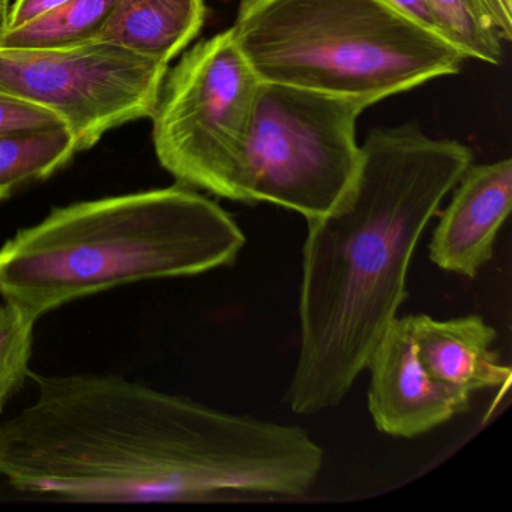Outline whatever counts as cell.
Masks as SVG:
<instances>
[{
	"mask_svg": "<svg viewBox=\"0 0 512 512\" xmlns=\"http://www.w3.org/2000/svg\"><path fill=\"white\" fill-rule=\"evenodd\" d=\"M0 425V478L83 503H251L307 496L322 446L298 425L223 412L118 374H31Z\"/></svg>",
	"mask_w": 512,
	"mask_h": 512,
	"instance_id": "1",
	"label": "cell"
},
{
	"mask_svg": "<svg viewBox=\"0 0 512 512\" xmlns=\"http://www.w3.org/2000/svg\"><path fill=\"white\" fill-rule=\"evenodd\" d=\"M472 160L463 143L431 139L413 122L374 130L346 193L307 220L293 412L316 415L349 394L406 301L422 233Z\"/></svg>",
	"mask_w": 512,
	"mask_h": 512,
	"instance_id": "2",
	"label": "cell"
},
{
	"mask_svg": "<svg viewBox=\"0 0 512 512\" xmlns=\"http://www.w3.org/2000/svg\"><path fill=\"white\" fill-rule=\"evenodd\" d=\"M245 233L193 188H157L53 209L0 247V296L32 319L128 284L233 265Z\"/></svg>",
	"mask_w": 512,
	"mask_h": 512,
	"instance_id": "3",
	"label": "cell"
},
{
	"mask_svg": "<svg viewBox=\"0 0 512 512\" xmlns=\"http://www.w3.org/2000/svg\"><path fill=\"white\" fill-rule=\"evenodd\" d=\"M230 31L260 82L364 109L455 76L467 61L385 0H242Z\"/></svg>",
	"mask_w": 512,
	"mask_h": 512,
	"instance_id": "4",
	"label": "cell"
},
{
	"mask_svg": "<svg viewBox=\"0 0 512 512\" xmlns=\"http://www.w3.org/2000/svg\"><path fill=\"white\" fill-rule=\"evenodd\" d=\"M364 107L344 98L260 82L236 202L320 217L352 184Z\"/></svg>",
	"mask_w": 512,
	"mask_h": 512,
	"instance_id": "5",
	"label": "cell"
},
{
	"mask_svg": "<svg viewBox=\"0 0 512 512\" xmlns=\"http://www.w3.org/2000/svg\"><path fill=\"white\" fill-rule=\"evenodd\" d=\"M259 86L230 29L185 53L151 116L161 166L185 187L236 202Z\"/></svg>",
	"mask_w": 512,
	"mask_h": 512,
	"instance_id": "6",
	"label": "cell"
},
{
	"mask_svg": "<svg viewBox=\"0 0 512 512\" xmlns=\"http://www.w3.org/2000/svg\"><path fill=\"white\" fill-rule=\"evenodd\" d=\"M169 65L109 41L62 49H0V89L55 113L77 152L151 118Z\"/></svg>",
	"mask_w": 512,
	"mask_h": 512,
	"instance_id": "7",
	"label": "cell"
},
{
	"mask_svg": "<svg viewBox=\"0 0 512 512\" xmlns=\"http://www.w3.org/2000/svg\"><path fill=\"white\" fill-rule=\"evenodd\" d=\"M368 410L377 430L412 437L470 409V395L434 379L422 365L410 316L397 317L371 353Z\"/></svg>",
	"mask_w": 512,
	"mask_h": 512,
	"instance_id": "8",
	"label": "cell"
},
{
	"mask_svg": "<svg viewBox=\"0 0 512 512\" xmlns=\"http://www.w3.org/2000/svg\"><path fill=\"white\" fill-rule=\"evenodd\" d=\"M430 242L437 268L475 278L493 259L494 242L512 202V161L470 166L454 188Z\"/></svg>",
	"mask_w": 512,
	"mask_h": 512,
	"instance_id": "9",
	"label": "cell"
},
{
	"mask_svg": "<svg viewBox=\"0 0 512 512\" xmlns=\"http://www.w3.org/2000/svg\"><path fill=\"white\" fill-rule=\"evenodd\" d=\"M410 325L419 359L434 379L467 395L509 385L511 370L491 350L496 331L482 317L415 314Z\"/></svg>",
	"mask_w": 512,
	"mask_h": 512,
	"instance_id": "10",
	"label": "cell"
},
{
	"mask_svg": "<svg viewBox=\"0 0 512 512\" xmlns=\"http://www.w3.org/2000/svg\"><path fill=\"white\" fill-rule=\"evenodd\" d=\"M205 0H116L97 40L170 64L202 31Z\"/></svg>",
	"mask_w": 512,
	"mask_h": 512,
	"instance_id": "11",
	"label": "cell"
},
{
	"mask_svg": "<svg viewBox=\"0 0 512 512\" xmlns=\"http://www.w3.org/2000/svg\"><path fill=\"white\" fill-rule=\"evenodd\" d=\"M77 154L67 127L0 136V200L17 188L49 178Z\"/></svg>",
	"mask_w": 512,
	"mask_h": 512,
	"instance_id": "12",
	"label": "cell"
},
{
	"mask_svg": "<svg viewBox=\"0 0 512 512\" xmlns=\"http://www.w3.org/2000/svg\"><path fill=\"white\" fill-rule=\"evenodd\" d=\"M116 0H68L26 25L8 29L0 49H62L97 40Z\"/></svg>",
	"mask_w": 512,
	"mask_h": 512,
	"instance_id": "13",
	"label": "cell"
},
{
	"mask_svg": "<svg viewBox=\"0 0 512 512\" xmlns=\"http://www.w3.org/2000/svg\"><path fill=\"white\" fill-rule=\"evenodd\" d=\"M445 40L466 59L500 65L503 41L481 0H427Z\"/></svg>",
	"mask_w": 512,
	"mask_h": 512,
	"instance_id": "14",
	"label": "cell"
},
{
	"mask_svg": "<svg viewBox=\"0 0 512 512\" xmlns=\"http://www.w3.org/2000/svg\"><path fill=\"white\" fill-rule=\"evenodd\" d=\"M37 322L14 305H0V413L31 374Z\"/></svg>",
	"mask_w": 512,
	"mask_h": 512,
	"instance_id": "15",
	"label": "cell"
},
{
	"mask_svg": "<svg viewBox=\"0 0 512 512\" xmlns=\"http://www.w3.org/2000/svg\"><path fill=\"white\" fill-rule=\"evenodd\" d=\"M58 127L65 124L55 113L0 89V136Z\"/></svg>",
	"mask_w": 512,
	"mask_h": 512,
	"instance_id": "16",
	"label": "cell"
},
{
	"mask_svg": "<svg viewBox=\"0 0 512 512\" xmlns=\"http://www.w3.org/2000/svg\"><path fill=\"white\" fill-rule=\"evenodd\" d=\"M68 0H16L13 8H10V20L8 29H16L26 25L56 8L67 4Z\"/></svg>",
	"mask_w": 512,
	"mask_h": 512,
	"instance_id": "17",
	"label": "cell"
},
{
	"mask_svg": "<svg viewBox=\"0 0 512 512\" xmlns=\"http://www.w3.org/2000/svg\"><path fill=\"white\" fill-rule=\"evenodd\" d=\"M385 2L407 19L412 20L416 25L422 26V28L434 32V34L442 35L427 0H385Z\"/></svg>",
	"mask_w": 512,
	"mask_h": 512,
	"instance_id": "18",
	"label": "cell"
},
{
	"mask_svg": "<svg viewBox=\"0 0 512 512\" xmlns=\"http://www.w3.org/2000/svg\"><path fill=\"white\" fill-rule=\"evenodd\" d=\"M485 10L499 29L503 41L508 43L512 38V0H481Z\"/></svg>",
	"mask_w": 512,
	"mask_h": 512,
	"instance_id": "19",
	"label": "cell"
},
{
	"mask_svg": "<svg viewBox=\"0 0 512 512\" xmlns=\"http://www.w3.org/2000/svg\"><path fill=\"white\" fill-rule=\"evenodd\" d=\"M8 20H10V0H0V40L8 31Z\"/></svg>",
	"mask_w": 512,
	"mask_h": 512,
	"instance_id": "20",
	"label": "cell"
}]
</instances>
